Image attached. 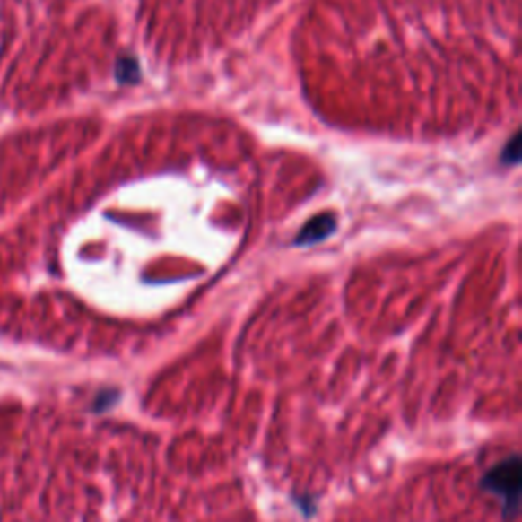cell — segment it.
<instances>
[{"label": "cell", "mask_w": 522, "mask_h": 522, "mask_svg": "<svg viewBox=\"0 0 522 522\" xmlns=\"http://www.w3.org/2000/svg\"><path fill=\"white\" fill-rule=\"evenodd\" d=\"M490 490L496 492V494L502 498V502L509 512H517L518 504V488H520V461L517 455L510 457L509 461H502V464L492 469L488 475Z\"/></svg>", "instance_id": "1"}]
</instances>
